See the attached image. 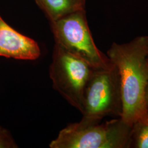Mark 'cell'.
<instances>
[{
	"label": "cell",
	"instance_id": "obj_1",
	"mask_svg": "<svg viewBox=\"0 0 148 148\" xmlns=\"http://www.w3.org/2000/svg\"><path fill=\"white\" fill-rule=\"evenodd\" d=\"M106 55L117 68L121 82L122 119L132 126L148 114V36L123 43L114 42Z\"/></svg>",
	"mask_w": 148,
	"mask_h": 148
},
{
	"label": "cell",
	"instance_id": "obj_2",
	"mask_svg": "<svg viewBox=\"0 0 148 148\" xmlns=\"http://www.w3.org/2000/svg\"><path fill=\"white\" fill-rule=\"evenodd\" d=\"M132 126L121 117L99 124L71 123L59 133L51 148H131Z\"/></svg>",
	"mask_w": 148,
	"mask_h": 148
},
{
	"label": "cell",
	"instance_id": "obj_3",
	"mask_svg": "<svg viewBox=\"0 0 148 148\" xmlns=\"http://www.w3.org/2000/svg\"><path fill=\"white\" fill-rule=\"evenodd\" d=\"M121 82L116 66L112 63L103 68H94L85 88L80 121L99 123L108 116L121 117L122 114Z\"/></svg>",
	"mask_w": 148,
	"mask_h": 148
},
{
	"label": "cell",
	"instance_id": "obj_4",
	"mask_svg": "<svg viewBox=\"0 0 148 148\" xmlns=\"http://www.w3.org/2000/svg\"><path fill=\"white\" fill-rule=\"evenodd\" d=\"M94 68L56 43L49 76L54 89L81 112L86 86Z\"/></svg>",
	"mask_w": 148,
	"mask_h": 148
},
{
	"label": "cell",
	"instance_id": "obj_5",
	"mask_svg": "<svg viewBox=\"0 0 148 148\" xmlns=\"http://www.w3.org/2000/svg\"><path fill=\"white\" fill-rule=\"evenodd\" d=\"M56 43L84 59L94 68L111 64L107 55L95 45L90 32L85 11L76 12L52 22Z\"/></svg>",
	"mask_w": 148,
	"mask_h": 148
},
{
	"label": "cell",
	"instance_id": "obj_6",
	"mask_svg": "<svg viewBox=\"0 0 148 148\" xmlns=\"http://www.w3.org/2000/svg\"><path fill=\"white\" fill-rule=\"evenodd\" d=\"M40 54V49L35 41L16 32L0 16V56L33 60Z\"/></svg>",
	"mask_w": 148,
	"mask_h": 148
},
{
	"label": "cell",
	"instance_id": "obj_7",
	"mask_svg": "<svg viewBox=\"0 0 148 148\" xmlns=\"http://www.w3.org/2000/svg\"><path fill=\"white\" fill-rule=\"evenodd\" d=\"M51 22L79 11H85L86 0H35Z\"/></svg>",
	"mask_w": 148,
	"mask_h": 148
},
{
	"label": "cell",
	"instance_id": "obj_8",
	"mask_svg": "<svg viewBox=\"0 0 148 148\" xmlns=\"http://www.w3.org/2000/svg\"><path fill=\"white\" fill-rule=\"evenodd\" d=\"M131 148H148V114L133 125Z\"/></svg>",
	"mask_w": 148,
	"mask_h": 148
},
{
	"label": "cell",
	"instance_id": "obj_9",
	"mask_svg": "<svg viewBox=\"0 0 148 148\" xmlns=\"http://www.w3.org/2000/svg\"><path fill=\"white\" fill-rule=\"evenodd\" d=\"M18 148L11 133L7 130L0 127V148Z\"/></svg>",
	"mask_w": 148,
	"mask_h": 148
},
{
	"label": "cell",
	"instance_id": "obj_10",
	"mask_svg": "<svg viewBox=\"0 0 148 148\" xmlns=\"http://www.w3.org/2000/svg\"><path fill=\"white\" fill-rule=\"evenodd\" d=\"M146 101H147V105L148 108V85L147 89V93H146Z\"/></svg>",
	"mask_w": 148,
	"mask_h": 148
}]
</instances>
